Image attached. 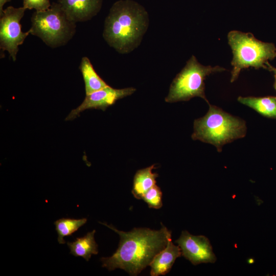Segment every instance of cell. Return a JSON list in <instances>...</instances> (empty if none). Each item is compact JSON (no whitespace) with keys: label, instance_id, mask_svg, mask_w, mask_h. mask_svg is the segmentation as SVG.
<instances>
[{"label":"cell","instance_id":"obj_1","mask_svg":"<svg viewBox=\"0 0 276 276\" xmlns=\"http://www.w3.org/2000/svg\"><path fill=\"white\" fill-rule=\"evenodd\" d=\"M116 232L120 237L119 246L109 257H102V267L109 271L120 268L131 275H138L149 266L155 256L166 246L171 232L162 223L159 230L134 228L126 232L112 225L99 222Z\"/></svg>","mask_w":276,"mask_h":276},{"label":"cell","instance_id":"obj_2","mask_svg":"<svg viewBox=\"0 0 276 276\" xmlns=\"http://www.w3.org/2000/svg\"><path fill=\"white\" fill-rule=\"evenodd\" d=\"M149 24L148 13L143 6L132 0H120L105 18L103 36L117 52L128 54L140 45Z\"/></svg>","mask_w":276,"mask_h":276},{"label":"cell","instance_id":"obj_3","mask_svg":"<svg viewBox=\"0 0 276 276\" xmlns=\"http://www.w3.org/2000/svg\"><path fill=\"white\" fill-rule=\"evenodd\" d=\"M209 105L206 114L194 121L191 137L193 140L213 145L221 152L225 144L245 136L246 123L217 106Z\"/></svg>","mask_w":276,"mask_h":276},{"label":"cell","instance_id":"obj_4","mask_svg":"<svg viewBox=\"0 0 276 276\" xmlns=\"http://www.w3.org/2000/svg\"><path fill=\"white\" fill-rule=\"evenodd\" d=\"M227 39L233 53L231 82L237 79L243 69L267 70L268 61L276 57V48L273 43L259 40L251 33L233 30L228 33Z\"/></svg>","mask_w":276,"mask_h":276},{"label":"cell","instance_id":"obj_5","mask_svg":"<svg viewBox=\"0 0 276 276\" xmlns=\"http://www.w3.org/2000/svg\"><path fill=\"white\" fill-rule=\"evenodd\" d=\"M30 34L41 39L52 48L67 44L76 33V23L71 21L57 2L44 11H35L31 18Z\"/></svg>","mask_w":276,"mask_h":276},{"label":"cell","instance_id":"obj_6","mask_svg":"<svg viewBox=\"0 0 276 276\" xmlns=\"http://www.w3.org/2000/svg\"><path fill=\"white\" fill-rule=\"evenodd\" d=\"M225 71H226L225 68L220 66L203 65L192 55L173 80L165 101L168 103L187 101L198 97L209 104L205 95L204 80L211 74Z\"/></svg>","mask_w":276,"mask_h":276},{"label":"cell","instance_id":"obj_7","mask_svg":"<svg viewBox=\"0 0 276 276\" xmlns=\"http://www.w3.org/2000/svg\"><path fill=\"white\" fill-rule=\"evenodd\" d=\"M26 10L23 7L15 8L13 6L4 10L0 19L1 58L4 57V52L6 51L10 57L15 61L18 47L30 34L29 31L23 32L21 29L20 20Z\"/></svg>","mask_w":276,"mask_h":276},{"label":"cell","instance_id":"obj_8","mask_svg":"<svg viewBox=\"0 0 276 276\" xmlns=\"http://www.w3.org/2000/svg\"><path fill=\"white\" fill-rule=\"evenodd\" d=\"M135 91L136 89L134 87L116 89L108 85L100 90L86 95L82 103L70 112L65 121L76 119L81 112L86 109H96L104 111L118 100L129 96Z\"/></svg>","mask_w":276,"mask_h":276},{"label":"cell","instance_id":"obj_9","mask_svg":"<svg viewBox=\"0 0 276 276\" xmlns=\"http://www.w3.org/2000/svg\"><path fill=\"white\" fill-rule=\"evenodd\" d=\"M182 255L193 264L214 263L216 260L209 239L203 236H194L184 231L176 241Z\"/></svg>","mask_w":276,"mask_h":276},{"label":"cell","instance_id":"obj_10","mask_svg":"<svg viewBox=\"0 0 276 276\" xmlns=\"http://www.w3.org/2000/svg\"><path fill=\"white\" fill-rule=\"evenodd\" d=\"M71 21L76 23L91 19L101 10L103 0H57Z\"/></svg>","mask_w":276,"mask_h":276},{"label":"cell","instance_id":"obj_11","mask_svg":"<svg viewBox=\"0 0 276 276\" xmlns=\"http://www.w3.org/2000/svg\"><path fill=\"white\" fill-rule=\"evenodd\" d=\"M181 255L180 247L175 245L170 237L166 247L155 256L150 263V275H165L169 272L175 260Z\"/></svg>","mask_w":276,"mask_h":276},{"label":"cell","instance_id":"obj_12","mask_svg":"<svg viewBox=\"0 0 276 276\" xmlns=\"http://www.w3.org/2000/svg\"><path fill=\"white\" fill-rule=\"evenodd\" d=\"M95 230L87 233L85 236L77 237L73 242L68 241L67 245L70 254L75 257H81L88 261L93 255L98 253V244L95 240Z\"/></svg>","mask_w":276,"mask_h":276},{"label":"cell","instance_id":"obj_13","mask_svg":"<svg viewBox=\"0 0 276 276\" xmlns=\"http://www.w3.org/2000/svg\"><path fill=\"white\" fill-rule=\"evenodd\" d=\"M238 101L264 117L276 119V97H239Z\"/></svg>","mask_w":276,"mask_h":276},{"label":"cell","instance_id":"obj_14","mask_svg":"<svg viewBox=\"0 0 276 276\" xmlns=\"http://www.w3.org/2000/svg\"><path fill=\"white\" fill-rule=\"evenodd\" d=\"M154 168L155 165L153 164L138 170L135 174L132 193L136 199H142L145 193L156 185V178L158 176V174L152 172V170Z\"/></svg>","mask_w":276,"mask_h":276},{"label":"cell","instance_id":"obj_15","mask_svg":"<svg viewBox=\"0 0 276 276\" xmlns=\"http://www.w3.org/2000/svg\"><path fill=\"white\" fill-rule=\"evenodd\" d=\"M79 70L84 82L86 95L108 86L97 73L87 57H82L80 63Z\"/></svg>","mask_w":276,"mask_h":276},{"label":"cell","instance_id":"obj_16","mask_svg":"<svg viewBox=\"0 0 276 276\" xmlns=\"http://www.w3.org/2000/svg\"><path fill=\"white\" fill-rule=\"evenodd\" d=\"M86 218L81 219H73L62 218L54 222L55 229L58 234V242L59 244H65L64 238L71 236L80 227L84 225L87 222Z\"/></svg>","mask_w":276,"mask_h":276},{"label":"cell","instance_id":"obj_17","mask_svg":"<svg viewBox=\"0 0 276 276\" xmlns=\"http://www.w3.org/2000/svg\"><path fill=\"white\" fill-rule=\"evenodd\" d=\"M142 199L150 208L158 209L163 206L162 192L156 185L148 190L143 195Z\"/></svg>","mask_w":276,"mask_h":276},{"label":"cell","instance_id":"obj_18","mask_svg":"<svg viewBox=\"0 0 276 276\" xmlns=\"http://www.w3.org/2000/svg\"><path fill=\"white\" fill-rule=\"evenodd\" d=\"M51 6L50 0H23V7L27 9H35V11H44Z\"/></svg>","mask_w":276,"mask_h":276},{"label":"cell","instance_id":"obj_19","mask_svg":"<svg viewBox=\"0 0 276 276\" xmlns=\"http://www.w3.org/2000/svg\"><path fill=\"white\" fill-rule=\"evenodd\" d=\"M266 65L267 66V70L273 73L274 78L273 87L276 91V68L270 64L269 62L266 64Z\"/></svg>","mask_w":276,"mask_h":276},{"label":"cell","instance_id":"obj_20","mask_svg":"<svg viewBox=\"0 0 276 276\" xmlns=\"http://www.w3.org/2000/svg\"><path fill=\"white\" fill-rule=\"evenodd\" d=\"M11 0H0V15L1 16L3 13L4 9L3 7L4 5L9 2H10Z\"/></svg>","mask_w":276,"mask_h":276}]
</instances>
